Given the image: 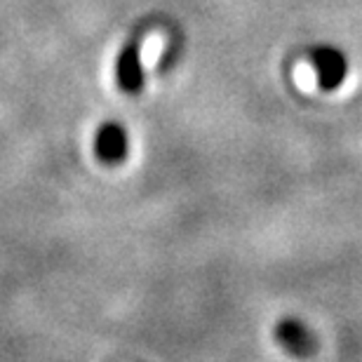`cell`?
Here are the masks:
<instances>
[{
	"label": "cell",
	"instance_id": "1",
	"mask_svg": "<svg viewBox=\"0 0 362 362\" xmlns=\"http://www.w3.org/2000/svg\"><path fill=\"white\" fill-rule=\"evenodd\" d=\"M310 66L317 76V88L325 92L339 90L349 76V57L334 45H315L308 54Z\"/></svg>",
	"mask_w": 362,
	"mask_h": 362
},
{
	"label": "cell",
	"instance_id": "4",
	"mask_svg": "<svg viewBox=\"0 0 362 362\" xmlns=\"http://www.w3.org/2000/svg\"><path fill=\"white\" fill-rule=\"evenodd\" d=\"M275 341L294 358H308L317 351V339L299 317H282L275 325Z\"/></svg>",
	"mask_w": 362,
	"mask_h": 362
},
{
	"label": "cell",
	"instance_id": "2",
	"mask_svg": "<svg viewBox=\"0 0 362 362\" xmlns=\"http://www.w3.org/2000/svg\"><path fill=\"white\" fill-rule=\"evenodd\" d=\"M115 85L125 94H139L146 83V74H144L141 64V40L129 38L125 45L120 47L118 57H115Z\"/></svg>",
	"mask_w": 362,
	"mask_h": 362
},
{
	"label": "cell",
	"instance_id": "3",
	"mask_svg": "<svg viewBox=\"0 0 362 362\" xmlns=\"http://www.w3.org/2000/svg\"><path fill=\"white\" fill-rule=\"evenodd\" d=\"M127 153H129V136L125 125L108 120L97 127V134H94V156H97V160L101 165H108V168L122 165L127 160Z\"/></svg>",
	"mask_w": 362,
	"mask_h": 362
}]
</instances>
